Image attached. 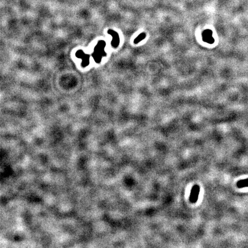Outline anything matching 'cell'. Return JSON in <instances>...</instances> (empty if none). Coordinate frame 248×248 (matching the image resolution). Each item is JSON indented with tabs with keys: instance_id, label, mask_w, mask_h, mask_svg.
<instances>
[{
	"instance_id": "2",
	"label": "cell",
	"mask_w": 248,
	"mask_h": 248,
	"mask_svg": "<svg viewBox=\"0 0 248 248\" xmlns=\"http://www.w3.org/2000/svg\"><path fill=\"white\" fill-rule=\"evenodd\" d=\"M200 193V187L199 185H194L191 189L190 195L189 198V200L191 203L195 204L197 200H198L199 195Z\"/></svg>"
},
{
	"instance_id": "1",
	"label": "cell",
	"mask_w": 248,
	"mask_h": 248,
	"mask_svg": "<svg viewBox=\"0 0 248 248\" xmlns=\"http://www.w3.org/2000/svg\"><path fill=\"white\" fill-rule=\"evenodd\" d=\"M106 43L104 40L99 41L93 52V56L96 63H100L102 58L106 56V53L105 51V47Z\"/></svg>"
},
{
	"instance_id": "5",
	"label": "cell",
	"mask_w": 248,
	"mask_h": 248,
	"mask_svg": "<svg viewBox=\"0 0 248 248\" xmlns=\"http://www.w3.org/2000/svg\"><path fill=\"white\" fill-rule=\"evenodd\" d=\"M203 37L204 40L208 43H213L214 42V39L212 37V32L210 30H206L204 31Z\"/></svg>"
},
{
	"instance_id": "4",
	"label": "cell",
	"mask_w": 248,
	"mask_h": 248,
	"mask_svg": "<svg viewBox=\"0 0 248 248\" xmlns=\"http://www.w3.org/2000/svg\"><path fill=\"white\" fill-rule=\"evenodd\" d=\"M108 34L111 35L113 36V42L111 43V45L113 47L116 48L118 47L119 43V35L116 32H115L113 30H110L108 31Z\"/></svg>"
},
{
	"instance_id": "6",
	"label": "cell",
	"mask_w": 248,
	"mask_h": 248,
	"mask_svg": "<svg viewBox=\"0 0 248 248\" xmlns=\"http://www.w3.org/2000/svg\"><path fill=\"white\" fill-rule=\"evenodd\" d=\"M237 186L238 188H244L248 187V179L244 180H241L237 183Z\"/></svg>"
},
{
	"instance_id": "7",
	"label": "cell",
	"mask_w": 248,
	"mask_h": 248,
	"mask_svg": "<svg viewBox=\"0 0 248 248\" xmlns=\"http://www.w3.org/2000/svg\"><path fill=\"white\" fill-rule=\"evenodd\" d=\"M145 37V34H140V35L134 40V43H137L140 42L141 40L144 39Z\"/></svg>"
},
{
	"instance_id": "3",
	"label": "cell",
	"mask_w": 248,
	"mask_h": 248,
	"mask_svg": "<svg viewBox=\"0 0 248 248\" xmlns=\"http://www.w3.org/2000/svg\"><path fill=\"white\" fill-rule=\"evenodd\" d=\"M75 56L77 58H81L82 59V67H85L89 66L90 62V56L89 55L85 54L82 50H79L76 52Z\"/></svg>"
}]
</instances>
